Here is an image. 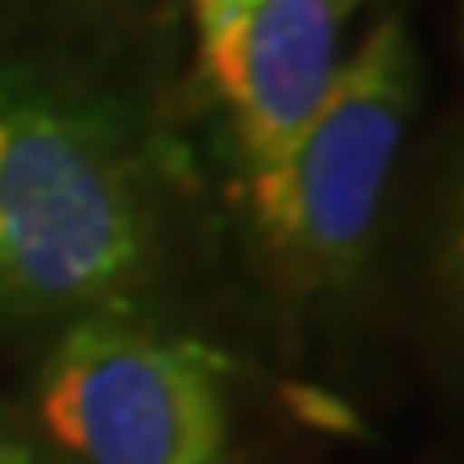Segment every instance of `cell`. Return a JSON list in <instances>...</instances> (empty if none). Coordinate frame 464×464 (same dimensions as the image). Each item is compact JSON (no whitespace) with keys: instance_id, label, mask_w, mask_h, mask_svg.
Segmentation results:
<instances>
[{"instance_id":"obj_3","label":"cell","mask_w":464,"mask_h":464,"mask_svg":"<svg viewBox=\"0 0 464 464\" xmlns=\"http://www.w3.org/2000/svg\"><path fill=\"white\" fill-rule=\"evenodd\" d=\"M34 412L62 464H223L232 436L218 361L119 308L67 323Z\"/></svg>"},{"instance_id":"obj_5","label":"cell","mask_w":464,"mask_h":464,"mask_svg":"<svg viewBox=\"0 0 464 464\" xmlns=\"http://www.w3.org/2000/svg\"><path fill=\"white\" fill-rule=\"evenodd\" d=\"M0 464H57L53 455H44L38 446H29L24 436H14L0 427Z\"/></svg>"},{"instance_id":"obj_4","label":"cell","mask_w":464,"mask_h":464,"mask_svg":"<svg viewBox=\"0 0 464 464\" xmlns=\"http://www.w3.org/2000/svg\"><path fill=\"white\" fill-rule=\"evenodd\" d=\"M361 0H256L242 29L227 114L246 171L266 166L318 110L336 67L342 34Z\"/></svg>"},{"instance_id":"obj_1","label":"cell","mask_w":464,"mask_h":464,"mask_svg":"<svg viewBox=\"0 0 464 464\" xmlns=\"http://www.w3.org/2000/svg\"><path fill=\"white\" fill-rule=\"evenodd\" d=\"M157 218L123 129L53 81L0 67V318L119 308Z\"/></svg>"},{"instance_id":"obj_2","label":"cell","mask_w":464,"mask_h":464,"mask_svg":"<svg viewBox=\"0 0 464 464\" xmlns=\"http://www.w3.org/2000/svg\"><path fill=\"white\" fill-rule=\"evenodd\" d=\"M412 110L417 53L389 14L342 57L304 129L246 171L266 246L299 289H336L361 270Z\"/></svg>"},{"instance_id":"obj_6","label":"cell","mask_w":464,"mask_h":464,"mask_svg":"<svg viewBox=\"0 0 464 464\" xmlns=\"http://www.w3.org/2000/svg\"><path fill=\"white\" fill-rule=\"evenodd\" d=\"M455 276H459V294H464V214H459V227H455Z\"/></svg>"}]
</instances>
